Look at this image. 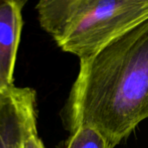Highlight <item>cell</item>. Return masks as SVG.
I'll return each instance as SVG.
<instances>
[{
  "mask_svg": "<svg viewBox=\"0 0 148 148\" xmlns=\"http://www.w3.org/2000/svg\"><path fill=\"white\" fill-rule=\"evenodd\" d=\"M64 114L70 133L92 127L110 148L148 119V19L80 60Z\"/></svg>",
  "mask_w": 148,
  "mask_h": 148,
  "instance_id": "cell-1",
  "label": "cell"
},
{
  "mask_svg": "<svg viewBox=\"0 0 148 148\" xmlns=\"http://www.w3.org/2000/svg\"><path fill=\"white\" fill-rule=\"evenodd\" d=\"M36 10L41 27L80 60L148 19V0H42Z\"/></svg>",
  "mask_w": 148,
  "mask_h": 148,
  "instance_id": "cell-2",
  "label": "cell"
},
{
  "mask_svg": "<svg viewBox=\"0 0 148 148\" xmlns=\"http://www.w3.org/2000/svg\"><path fill=\"white\" fill-rule=\"evenodd\" d=\"M25 1L0 0V93L14 86V69Z\"/></svg>",
  "mask_w": 148,
  "mask_h": 148,
  "instance_id": "cell-3",
  "label": "cell"
},
{
  "mask_svg": "<svg viewBox=\"0 0 148 148\" xmlns=\"http://www.w3.org/2000/svg\"><path fill=\"white\" fill-rule=\"evenodd\" d=\"M64 148H110L105 137L95 128L81 126L71 132Z\"/></svg>",
  "mask_w": 148,
  "mask_h": 148,
  "instance_id": "cell-4",
  "label": "cell"
},
{
  "mask_svg": "<svg viewBox=\"0 0 148 148\" xmlns=\"http://www.w3.org/2000/svg\"><path fill=\"white\" fill-rule=\"evenodd\" d=\"M22 148H45L37 135V132L29 135L23 143Z\"/></svg>",
  "mask_w": 148,
  "mask_h": 148,
  "instance_id": "cell-5",
  "label": "cell"
}]
</instances>
